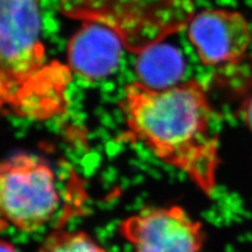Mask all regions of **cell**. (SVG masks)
Returning <instances> with one entry per match:
<instances>
[{
	"instance_id": "obj_8",
	"label": "cell",
	"mask_w": 252,
	"mask_h": 252,
	"mask_svg": "<svg viewBox=\"0 0 252 252\" xmlns=\"http://www.w3.org/2000/svg\"><path fill=\"white\" fill-rule=\"evenodd\" d=\"M39 252H106L83 231L56 230L44 240Z\"/></svg>"
},
{
	"instance_id": "obj_5",
	"label": "cell",
	"mask_w": 252,
	"mask_h": 252,
	"mask_svg": "<svg viewBox=\"0 0 252 252\" xmlns=\"http://www.w3.org/2000/svg\"><path fill=\"white\" fill-rule=\"evenodd\" d=\"M189 40L206 65H222L238 61L248 49L251 31L241 13L204 10L189 19Z\"/></svg>"
},
{
	"instance_id": "obj_11",
	"label": "cell",
	"mask_w": 252,
	"mask_h": 252,
	"mask_svg": "<svg viewBox=\"0 0 252 252\" xmlns=\"http://www.w3.org/2000/svg\"><path fill=\"white\" fill-rule=\"evenodd\" d=\"M180 1H185V2H190L191 0H180Z\"/></svg>"
},
{
	"instance_id": "obj_9",
	"label": "cell",
	"mask_w": 252,
	"mask_h": 252,
	"mask_svg": "<svg viewBox=\"0 0 252 252\" xmlns=\"http://www.w3.org/2000/svg\"><path fill=\"white\" fill-rule=\"evenodd\" d=\"M243 117H244V120H245L246 124L248 125V127L252 131V98L250 100H248L245 103V105H244Z\"/></svg>"
},
{
	"instance_id": "obj_2",
	"label": "cell",
	"mask_w": 252,
	"mask_h": 252,
	"mask_svg": "<svg viewBox=\"0 0 252 252\" xmlns=\"http://www.w3.org/2000/svg\"><path fill=\"white\" fill-rule=\"evenodd\" d=\"M40 0H0V101L2 112L44 121L68 106L73 72L47 57Z\"/></svg>"
},
{
	"instance_id": "obj_10",
	"label": "cell",
	"mask_w": 252,
	"mask_h": 252,
	"mask_svg": "<svg viewBox=\"0 0 252 252\" xmlns=\"http://www.w3.org/2000/svg\"><path fill=\"white\" fill-rule=\"evenodd\" d=\"M0 252H18L16 248L12 245L11 243L2 241L1 245H0Z\"/></svg>"
},
{
	"instance_id": "obj_3",
	"label": "cell",
	"mask_w": 252,
	"mask_h": 252,
	"mask_svg": "<svg viewBox=\"0 0 252 252\" xmlns=\"http://www.w3.org/2000/svg\"><path fill=\"white\" fill-rule=\"evenodd\" d=\"M59 194L55 175L41 158L17 154L0 168V209L2 220L17 229L33 232L56 215Z\"/></svg>"
},
{
	"instance_id": "obj_4",
	"label": "cell",
	"mask_w": 252,
	"mask_h": 252,
	"mask_svg": "<svg viewBox=\"0 0 252 252\" xmlns=\"http://www.w3.org/2000/svg\"><path fill=\"white\" fill-rule=\"evenodd\" d=\"M119 232L133 252H200L205 243L203 225L177 205L142 209L123 220Z\"/></svg>"
},
{
	"instance_id": "obj_6",
	"label": "cell",
	"mask_w": 252,
	"mask_h": 252,
	"mask_svg": "<svg viewBox=\"0 0 252 252\" xmlns=\"http://www.w3.org/2000/svg\"><path fill=\"white\" fill-rule=\"evenodd\" d=\"M123 45L117 30L103 22L88 20L69 39L67 65L81 77L105 78L119 65Z\"/></svg>"
},
{
	"instance_id": "obj_7",
	"label": "cell",
	"mask_w": 252,
	"mask_h": 252,
	"mask_svg": "<svg viewBox=\"0 0 252 252\" xmlns=\"http://www.w3.org/2000/svg\"><path fill=\"white\" fill-rule=\"evenodd\" d=\"M135 69L139 82L162 90L180 83L185 63L176 47L159 41L139 52Z\"/></svg>"
},
{
	"instance_id": "obj_1",
	"label": "cell",
	"mask_w": 252,
	"mask_h": 252,
	"mask_svg": "<svg viewBox=\"0 0 252 252\" xmlns=\"http://www.w3.org/2000/svg\"><path fill=\"white\" fill-rule=\"evenodd\" d=\"M126 131L171 166L184 171L211 194L217 183L219 136L215 110L204 86L195 80L156 90L141 82L126 86L120 102Z\"/></svg>"
}]
</instances>
